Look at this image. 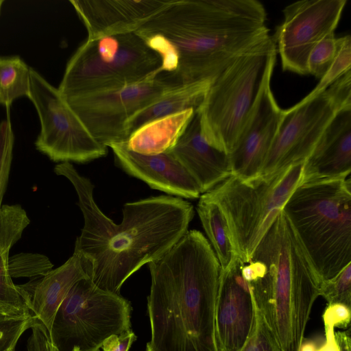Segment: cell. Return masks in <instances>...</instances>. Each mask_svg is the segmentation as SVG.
Instances as JSON below:
<instances>
[{
	"label": "cell",
	"mask_w": 351,
	"mask_h": 351,
	"mask_svg": "<svg viewBox=\"0 0 351 351\" xmlns=\"http://www.w3.org/2000/svg\"><path fill=\"white\" fill-rule=\"evenodd\" d=\"M241 272L283 351H299L321 282L283 210Z\"/></svg>",
	"instance_id": "obj_4"
},
{
	"label": "cell",
	"mask_w": 351,
	"mask_h": 351,
	"mask_svg": "<svg viewBox=\"0 0 351 351\" xmlns=\"http://www.w3.org/2000/svg\"><path fill=\"white\" fill-rule=\"evenodd\" d=\"M351 71L341 76L325 90L332 99L338 111L351 108Z\"/></svg>",
	"instance_id": "obj_33"
},
{
	"label": "cell",
	"mask_w": 351,
	"mask_h": 351,
	"mask_svg": "<svg viewBox=\"0 0 351 351\" xmlns=\"http://www.w3.org/2000/svg\"><path fill=\"white\" fill-rule=\"evenodd\" d=\"M271 36L237 57L212 81L196 110L205 140L229 154L276 59Z\"/></svg>",
	"instance_id": "obj_6"
},
{
	"label": "cell",
	"mask_w": 351,
	"mask_h": 351,
	"mask_svg": "<svg viewBox=\"0 0 351 351\" xmlns=\"http://www.w3.org/2000/svg\"><path fill=\"white\" fill-rule=\"evenodd\" d=\"M282 210L321 283L351 263L350 178L300 184Z\"/></svg>",
	"instance_id": "obj_5"
},
{
	"label": "cell",
	"mask_w": 351,
	"mask_h": 351,
	"mask_svg": "<svg viewBox=\"0 0 351 351\" xmlns=\"http://www.w3.org/2000/svg\"><path fill=\"white\" fill-rule=\"evenodd\" d=\"M148 267L151 339L145 351H218L215 305L221 267L207 239L188 230Z\"/></svg>",
	"instance_id": "obj_3"
},
{
	"label": "cell",
	"mask_w": 351,
	"mask_h": 351,
	"mask_svg": "<svg viewBox=\"0 0 351 351\" xmlns=\"http://www.w3.org/2000/svg\"><path fill=\"white\" fill-rule=\"evenodd\" d=\"M54 172L73 186L84 217L74 252L88 261L92 281L106 291L120 293L130 276L161 257L182 237L194 215L189 202L160 195L125 204L117 224L99 209L93 197L94 185L71 162H60Z\"/></svg>",
	"instance_id": "obj_2"
},
{
	"label": "cell",
	"mask_w": 351,
	"mask_h": 351,
	"mask_svg": "<svg viewBox=\"0 0 351 351\" xmlns=\"http://www.w3.org/2000/svg\"><path fill=\"white\" fill-rule=\"evenodd\" d=\"M256 0H171L135 33L161 59L172 86L213 80L237 57L270 35Z\"/></svg>",
	"instance_id": "obj_1"
},
{
	"label": "cell",
	"mask_w": 351,
	"mask_h": 351,
	"mask_svg": "<svg viewBox=\"0 0 351 351\" xmlns=\"http://www.w3.org/2000/svg\"><path fill=\"white\" fill-rule=\"evenodd\" d=\"M168 152L195 179L202 194L231 176L228 154L205 140L196 111L175 145Z\"/></svg>",
	"instance_id": "obj_19"
},
{
	"label": "cell",
	"mask_w": 351,
	"mask_h": 351,
	"mask_svg": "<svg viewBox=\"0 0 351 351\" xmlns=\"http://www.w3.org/2000/svg\"><path fill=\"white\" fill-rule=\"evenodd\" d=\"M197 211L213 245L221 269H226L238 256L230 226L223 210L215 200L201 195Z\"/></svg>",
	"instance_id": "obj_24"
},
{
	"label": "cell",
	"mask_w": 351,
	"mask_h": 351,
	"mask_svg": "<svg viewBox=\"0 0 351 351\" xmlns=\"http://www.w3.org/2000/svg\"><path fill=\"white\" fill-rule=\"evenodd\" d=\"M161 59L135 32L84 41L66 64L58 88L64 99L154 79Z\"/></svg>",
	"instance_id": "obj_7"
},
{
	"label": "cell",
	"mask_w": 351,
	"mask_h": 351,
	"mask_svg": "<svg viewBox=\"0 0 351 351\" xmlns=\"http://www.w3.org/2000/svg\"><path fill=\"white\" fill-rule=\"evenodd\" d=\"M173 87L157 76L120 88L64 99L94 138L109 147L128 138L125 125L135 113Z\"/></svg>",
	"instance_id": "obj_11"
},
{
	"label": "cell",
	"mask_w": 351,
	"mask_h": 351,
	"mask_svg": "<svg viewBox=\"0 0 351 351\" xmlns=\"http://www.w3.org/2000/svg\"><path fill=\"white\" fill-rule=\"evenodd\" d=\"M271 75L265 80L237 142L228 154L231 175L243 180L260 176L282 117L283 110L271 89Z\"/></svg>",
	"instance_id": "obj_14"
},
{
	"label": "cell",
	"mask_w": 351,
	"mask_h": 351,
	"mask_svg": "<svg viewBox=\"0 0 351 351\" xmlns=\"http://www.w3.org/2000/svg\"><path fill=\"white\" fill-rule=\"evenodd\" d=\"M53 264L43 254L21 253L9 259V270L12 278H40L52 269Z\"/></svg>",
	"instance_id": "obj_29"
},
{
	"label": "cell",
	"mask_w": 351,
	"mask_h": 351,
	"mask_svg": "<svg viewBox=\"0 0 351 351\" xmlns=\"http://www.w3.org/2000/svg\"><path fill=\"white\" fill-rule=\"evenodd\" d=\"M337 340L339 351H351V343L349 330L348 332H335Z\"/></svg>",
	"instance_id": "obj_38"
},
{
	"label": "cell",
	"mask_w": 351,
	"mask_h": 351,
	"mask_svg": "<svg viewBox=\"0 0 351 351\" xmlns=\"http://www.w3.org/2000/svg\"><path fill=\"white\" fill-rule=\"evenodd\" d=\"M30 329L32 332L27 341V351H59L52 343L48 330L38 319H34Z\"/></svg>",
	"instance_id": "obj_34"
},
{
	"label": "cell",
	"mask_w": 351,
	"mask_h": 351,
	"mask_svg": "<svg viewBox=\"0 0 351 351\" xmlns=\"http://www.w3.org/2000/svg\"><path fill=\"white\" fill-rule=\"evenodd\" d=\"M131 305L120 293L77 281L60 305L49 331L59 351H99L104 341L131 328Z\"/></svg>",
	"instance_id": "obj_9"
},
{
	"label": "cell",
	"mask_w": 351,
	"mask_h": 351,
	"mask_svg": "<svg viewBox=\"0 0 351 351\" xmlns=\"http://www.w3.org/2000/svg\"><path fill=\"white\" fill-rule=\"evenodd\" d=\"M323 319L330 321L335 327L346 328L350 322V308L341 304H328Z\"/></svg>",
	"instance_id": "obj_35"
},
{
	"label": "cell",
	"mask_w": 351,
	"mask_h": 351,
	"mask_svg": "<svg viewBox=\"0 0 351 351\" xmlns=\"http://www.w3.org/2000/svg\"><path fill=\"white\" fill-rule=\"evenodd\" d=\"M195 111L191 108L149 121L133 132L122 143L129 150L141 154L167 152L175 145Z\"/></svg>",
	"instance_id": "obj_22"
},
{
	"label": "cell",
	"mask_w": 351,
	"mask_h": 351,
	"mask_svg": "<svg viewBox=\"0 0 351 351\" xmlns=\"http://www.w3.org/2000/svg\"><path fill=\"white\" fill-rule=\"evenodd\" d=\"M254 311L251 332L241 351H283L276 336L255 303Z\"/></svg>",
	"instance_id": "obj_27"
},
{
	"label": "cell",
	"mask_w": 351,
	"mask_h": 351,
	"mask_svg": "<svg viewBox=\"0 0 351 351\" xmlns=\"http://www.w3.org/2000/svg\"><path fill=\"white\" fill-rule=\"evenodd\" d=\"M88 261L80 254L73 255L61 266L24 285L30 295V311L49 331L54 316L72 287L90 277Z\"/></svg>",
	"instance_id": "obj_20"
},
{
	"label": "cell",
	"mask_w": 351,
	"mask_h": 351,
	"mask_svg": "<svg viewBox=\"0 0 351 351\" xmlns=\"http://www.w3.org/2000/svg\"><path fill=\"white\" fill-rule=\"evenodd\" d=\"M316 345L313 341H305L302 342L299 351H316Z\"/></svg>",
	"instance_id": "obj_39"
},
{
	"label": "cell",
	"mask_w": 351,
	"mask_h": 351,
	"mask_svg": "<svg viewBox=\"0 0 351 351\" xmlns=\"http://www.w3.org/2000/svg\"><path fill=\"white\" fill-rule=\"evenodd\" d=\"M136 339V335L131 329L120 335H112L104 341L102 351H129Z\"/></svg>",
	"instance_id": "obj_36"
},
{
	"label": "cell",
	"mask_w": 351,
	"mask_h": 351,
	"mask_svg": "<svg viewBox=\"0 0 351 351\" xmlns=\"http://www.w3.org/2000/svg\"><path fill=\"white\" fill-rule=\"evenodd\" d=\"M30 219L19 204L3 205L0 213V313L32 314L30 295L24 285H16L9 270V253L21 238Z\"/></svg>",
	"instance_id": "obj_21"
},
{
	"label": "cell",
	"mask_w": 351,
	"mask_h": 351,
	"mask_svg": "<svg viewBox=\"0 0 351 351\" xmlns=\"http://www.w3.org/2000/svg\"><path fill=\"white\" fill-rule=\"evenodd\" d=\"M304 162L250 180L231 175L203 193L223 210L237 255L245 264L250 261L259 242L300 184Z\"/></svg>",
	"instance_id": "obj_8"
},
{
	"label": "cell",
	"mask_w": 351,
	"mask_h": 351,
	"mask_svg": "<svg viewBox=\"0 0 351 351\" xmlns=\"http://www.w3.org/2000/svg\"><path fill=\"white\" fill-rule=\"evenodd\" d=\"M338 109L326 90L283 110L260 176L267 177L305 161Z\"/></svg>",
	"instance_id": "obj_13"
},
{
	"label": "cell",
	"mask_w": 351,
	"mask_h": 351,
	"mask_svg": "<svg viewBox=\"0 0 351 351\" xmlns=\"http://www.w3.org/2000/svg\"><path fill=\"white\" fill-rule=\"evenodd\" d=\"M3 3V0H0V14H1V6H2Z\"/></svg>",
	"instance_id": "obj_40"
},
{
	"label": "cell",
	"mask_w": 351,
	"mask_h": 351,
	"mask_svg": "<svg viewBox=\"0 0 351 351\" xmlns=\"http://www.w3.org/2000/svg\"><path fill=\"white\" fill-rule=\"evenodd\" d=\"M213 80L180 84L167 88L156 100L145 106L125 123L129 136L145 123L189 108L197 110L202 103Z\"/></svg>",
	"instance_id": "obj_23"
},
{
	"label": "cell",
	"mask_w": 351,
	"mask_h": 351,
	"mask_svg": "<svg viewBox=\"0 0 351 351\" xmlns=\"http://www.w3.org/2000/svg\"><path fill=\"white\" fill-rule=\"evenodd\" d=\"M109 147L120 168L151 188L181 198L201 196L197 182L169 152L145 155L129 150L123 143L112 144Z\"/></svg>",
	"instance_id": "obj_17"
},
{
	"label": "cell",
	"mask_w": 351,
	"mask_h": 351,
	"mask_svg": "<svg viewBox=\"0 0 351 351\" xmlns=\"http://www.w3.org/2000/svg\"><path fill=\"white\" fill-rule=\"evenodd\" d=\"M237 256L220 272L215 305V335L218 351H241L254 321V302Z\"/></svg>",
	"instance_id": "obj_15"
},
{
	"label": "cell",
	"mask_w": 351,
	"mask_h": 351,
	"mask_svg": "<svg viewBox=\"0 0 351 351\" xmlns=\"http://www.w3.org/2000/svg\"><path fill=\"white\" fill-rule=\"evenodd\" d=\"M29 99L38 114L41 129L35 146L53 162L84 163L104 157L108 147L97 141L73 112L58 88L32 68Z\"/></svg>",
	"instance_id": "obj_10"
},
{
	"label": "cell",
	"mask_w": 351,
	"mask_h": 351,
	"mask_svg": "<svg viewBox=\"0 0 351 351\" xmlns=\"http://www.w3.org/2000/svg\"><path fill=\"white\" fill-rule=\"evenodd\" d=\"M325 326L326 341L324 344L317 349L316 351H339L337 340L335 336V326L328 321L324 320Z\"/></svg>",
	"instance_id": "obj_37"
},
{
	"label": "cell",
	"mask_w": 351,
	"mask_h": 351,
	"mask_svg": "<svg viewBox=\"0 0 351 351\" xmlns=\"http://www.w3.org/2000/svg\"><path fill=\"white\" fill-rule=\"evenodd\" d=\"M72 351H80L78 348H75Z\"/></svg>",
	"instance_id": "obj_41"
},
{
	"label": "cell",
	"mask_w": 351,
	"mask_h": 351,
	"mask_svg": "<svg viewBox=\"0 0 351 351\" xmlns=\"http://www.w3.org/2000/svg\"><path fill=\"white\" fill-rule=\"evenodd\" d=\"M171 0H71L87 40L135 32Z\"/></svg>",
	"instance_id": "obj_16"
},
{
	"label": "cell",
	"mask_w": 351,
	"mask_h": 351,
	"mask_svg": "<svg viewBox=\"0 0 351 351\" xmlns=\"http://www.w3.org/2000/svg\"><path fill=\"white\" fill-rule=\"evenodd\" d=\"M350 171L351 108H346L335 114L305 160L300 184L346 178Z\"/></svg>",
	"instance_id": "obj_18"
},
{
	"label": "cell",
	"mask_w": 351,
	"mask_h": 351,
	"mask_svg": "<svg viewBox=\"0 0 351 351\" xmlns=\"http://www.w3.org/2000/svg\"><path fill=\"white\" fill-rule=\"evenodd\" d=\"M338 41L337 53L332 65L315 88L302 101H307L317 96L341 76L350 71L351 37L350 35H346L338 38Z\"/></svg>",
	"instance_id": "obj_26"
},
{
	"label": "cell",
	"mask_w": 351,
	"mask_h": 351,
	"mask_svg": "<svg viewBox=\"0 0 351 351\" xmlns=\"http://www.w3.org/2000/svg\"><path fill=\"white\" fill-rule=\"evenodd\" d=\"M346 2L302 0L285 7L283 21L273 37L284 71L308 74L307 60L311 50L325 36L335 33Z\"/></svg>",
	"instance_id": "obj_12"
},
{
	"label": "cell",
	"mask_w": 351,
	"mask_h": 351,
	"mask_svg": "<svg viewBox=\"0 0 351 351\" xmlns=\"http://www.w3.org/2000/svg\"><path fill=\"white\" fill-rule=\"evenodd\" d=\"M7 108V118L0 123V213L11 170L14 136L10 117V107Z\"/></svg>",
	"instance_id": "obj_30"
},
{
	"label": "cell",
	"mask_w": 351,
	"mask_h": 351,
	"mask_svg": "<svg viewBox=\"0 0 351 351\" xmlns=\"http://www.w3.org/2000/svg\"><path fill=\"white\" fill-rule=\"evenodd\" d=\"M32 314L10 315L0 313V351H15L21 335L34 324Z\"/></svg>",
	"instance_id": "obj_31"
},
{
	"label": "cell",
	"mask_w": 351,
	"mask_h": 351,
	"mask_svg": "<svg viewBox=\"0 0 351 351\" xmlns=\"http://www.w3.org/2000/svg\"><path fill=\"white\" fill-rule=\"evenodd\" d=\"M30 67L19 56H0V105L10 107L22 96H28Z\"/></svg>",
	"instance_id": "obj_25"
},
{
	"label": "cell",
	"mask_w": 351,
	"mask_h": 351,
	"mask_svg": "<svg viewBox=\"0 0 351 351\" xmlns=\"http://www.w3.org/2000/svg\"><path fill=\"white\" fill-rule=\"evenodd\" d=\"M339 47L335 33L322 39L311 50L307 60V72L321 79L332 65Z\"/></svg>",
	"instance_id": "obj_28"
},
{
	"label": "cell",
	"mask_w": 351,
	"mask_h": 351,
	"mask_svg": "<svg viewBox=\"0 0 351 351\" xmlns=\"http://www.w3.org/2000/svg\"><path fill=\"white\" fill-rule=\"evenodd\" d=\"M319 296H322L328 304H341L350 308L351 263L335 277L320 284Z\"/></svg>",
	"instance_id": "obj_32"
}]
</instances>
